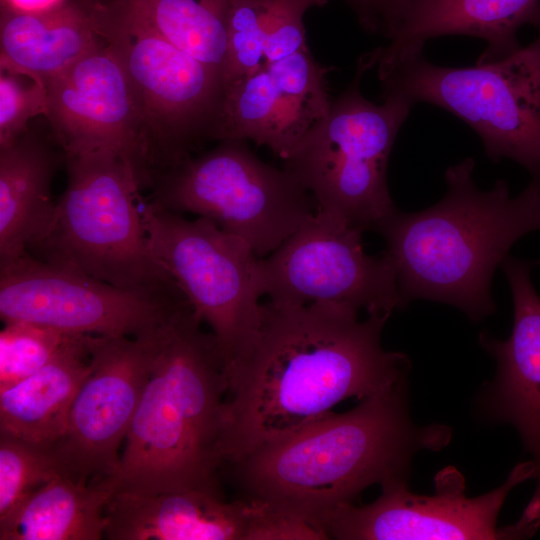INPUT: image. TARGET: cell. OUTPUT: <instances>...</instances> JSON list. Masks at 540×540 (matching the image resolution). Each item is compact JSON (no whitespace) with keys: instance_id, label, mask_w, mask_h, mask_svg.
<instances>
[{"instance_id":"obj_1","label":"cell","mask_w":540,"mask_h":540,"mask_svg":"<svg viewBox=\"0 0 540 540\" xmlns=\"http://www.w3.org/2000/svg\"><path fill=\"white\" fill-rule=\"evenodd\" d=\"M341 304L261 305L249 355L228 370L222 463L237 464L259 447L407 381L408 357L383 348L387 317Z\"/></svg>"},{"instance_id":"obj_2","label":"cell","mask_w":540,"mask_h":540,"mask_svg":"<svg viewBox=\"0 0 540 540\" xmlns=\"http://www.w3.org/2000/svg\"><path fill=\"white\" fill-rule=\"evenodd\" d=\"M407 386L404 381L250 453L234 465L246 498L315 528L320 517L373 484H407L413 456L451 439L446 425L412 422Z\"/></svg>"},{"instance_id":"obj_3","label":"cell","mask_w":540,"mask_h":540,"mask_svg":"<svg viewBox=\"0 0 540 540\" xmlns=\"http://www.w3.org/2000/svg\"><path fill=\"white\" fill-rule=\"evenodd\" d=\"M474 167L472 158L450 166L438 203L414 213L396 209L375 227L395 267L400 309L427 299L456 306L473 321L489 316L496 268L519 238L540 230V178L511 197L505 180L478 189Z\"/></svg>"},{"instance_id":"obj_4","label":"cell","mask_w":540,"mask_h":540,"mask_svg":"<svg viewBox=\"0 0 540 540\" xmlns=\"http://www.w3.org/2000/svg\"><path fill=\"white\" fill-rule=\"evenodd\" d=\"M189 302L153 332L149 378L113 476L118 490L220 494L227 379L216 338Z\"/></svg>"},{"instance_id":"obj_5","label":"cell","mask_w":540,"mask_h":540,"mask_svg":"<svg viewBox=\"0 0 540 540\" xmlns=\"http://www.w3.org/2000/svg\"><path fill=\"white\" fill-rule=\"evenodd\" d=\"M66 159V188L28 252L117 287L183 293L150 252L132 164L105 152Z\"/></svg>"},{"instance_id":"obj_6","label":"cell","mask_w":540,"mask_h":540,"mask_svg":"<svg viewBox=\"0 0 540 540\" xmlns=\"http://www.w3.org/2000/svg\"><path fill=\"white\" fill-rule=\"evenodd\" d=\"M423 52L376 67L383 98L452 113L478 134L493 162L512 159L540 178V28L531 44L495 62L440 66Z\"/></svg>"},{"instance_id":"obj_7","label":"cell","mask_w":540,"mask_h":540,"mask_svg":"<svg viewBox=\"0 0 540 540\" xmlns=\"http://www.w3.org/2000/svg\"><path fill=\"white\" fill-rule=\"evenodd\" d=\"M119 58L151 141V179L213 139L225 84L120 0H78Z\"/></svg>"},{"instance_id":"obj_8","label":"cell","mask_w":540,"mask_h":540,"mask_svg":"<svg viewBox=\"0 0 540 540\" xmlns=\"http://www.w3.org/2000/svg\"><path fill=\"white\" fill-rule=\"evenodd\" d=\"M366 70L359 61L354 80L284 160L317 210L363 231L397 209L387 184L388 161L413 107L395 97L382 104L366 99L360 90Z\"/></svg>"},{"instance_id":"obj_9","label":"cell","mask_w":540,"mask_h":540,"mask_svg":"<svg viewBox=\"0 0 540 540\" xmlns=\"http://www.w3.org/2000/svg\"><path fill=\"white\" fill-rule=\"evenodd\" d=\"M150 187L153 204L209 219L260 258L317 211L294 174L263 162L240 139L222 140L214 149L159 172Z\"/></svg>"},{"instance_id":"obj_10","label":"cell","mask_w":540,"mask_h":540,"mask_svg":"<svg viewBox=\"0 0 540 540\" xmlns=\"http://www.w3.org/2000/svg\"><path fill=\"white\" fill-rule=\"evenodd\" d=\"M141 214L152 256L210 326L225 372L230 370L249 355L258 336L260 257L207 218L187 220L143 198Z\"/></svg>"},{"instance_id":"obj_11","label":"cell","mask_w":540,"mask_h":540,"mask_svg":"<svg viewBox=\"0 0 540 540\" xmlns=\"http://www.w3.org/2000/svg\"><path fill=\"white\" fill-rule=\"evenodd\" d=\"M530 460L516 465L498 488L477 497L465 494L463 476L453 467L435 478L433 495H418L407 484L382 487L372 503H346L330 510L315 523L326 539L338 540H443L518 539L531 536L540 524V514L527 507L512 526L497 527L500 509L509 492L535 478Z\"/></svg>"},{"instance_id":"obj_12","label":"cell","mask_w":540,"mask_h":540,"mask_svg":"<svg viewBox=\"0 0 540 540\" xmlns=\"http://www.w3.org/2000/svg\"><path fill=\"white\" fill-rule=\"evenodd\" d=\"M363 232L317 210L276 250L259 258L262 296L281 304L336 303L389 318L400 309L395 267L385 251L380 256L364 251Z\"/></svg>"},{"instance_id":"obj_13","label":"cell","mask_w":540,"mask_h":540,"mask_svg":"<svg viewBox=\"0 0 540 540\" xmlns=\"http://www.w3.org/2000/svg\"><path fill=\"white\" fill-rule=\"evenodd\" d=\"M183 293L114 286L29 252L0 266V317L76 334L140 337L180 306Z\"/></svg>"},{"instance_id":"obj_14","label":"cell","mask_w":540,"mask_h":540,"mask_svg":"<svg viewBox=\"0 0 540 540\" xmlns=\"http://www.w3.org/2000/svg\"><path fill=\"white\" fill-rule=\"evenodd\" d=\"M48 112L65 156L111 153L135 168L142 186L151 175V141L119 58L104 43L47 83Z\"/></svg>"},{"instance_id":"obj_15","label":"cell","mask_w":540,"mask_h":540,"mask_svg":"<svg viewBox=\"0 0 540 540\" xmlns=\"http://www.w3.org/2000/svg\"><path fill=\"white\" fill-rule=\"evenodd\" d=\"M154 331L136 338L92 336L91 371L56 443L69 477L90 481L117 473L120 447L150 375Z\"/></svg>"},{"instance_id":"obj_16","label":"cell","mask_w":540,"mask_h":540,"mask_svg":"<svg viewBox=\"0 0 540 540\" xmlns=\"http://www.w3.org/2000/svg\"><path fill=\"white\" fill-rule=\"evenodd\" d=\"M110 540H300L302 521L250 498L224 502L204 490H118L106 508Z\"/></svg>"},{"instance_id":"obj_17","label":"cell","mask_w":540,"mask_h":540,"mask_svg":"<svg viewBox=\"0 0 540 540\" xmlns=\"http://www.w3.org/2000/svg\"><path fill=\"white\" fill-rule=\"evenodd\" d=\"M326 71L307 47L227 83L214 140H252L285 160L330 107Z\"/></svg>"},{"instance_id":"obj_18","label":"cell","mask_w":540,"mask_h":540,"mask_svg":"<svg viewBox=\"0 0 540 540\" xmlns=\"http://www.w3.org/2000/svg\"><path fill=\"white\" fill-rule=\"evenodd\" d=\"M508 279L514 322L508 339L483 331L480 345L496 361V373L480 394L484 415L512 425L536 466L540 487V297L530 279L531 264L507 256L502 262Z\"/></svg>"},{"instance_id":"obj_19","label":"cell","mask_w":540,"mask_h":540,"mask_svg":"<svg viewBox=\"0 0 540 540\" xmlns=\"http://www.w3.org/2000/svg\"><path fill=\"white\" fill-rule=\"evenodd\" d=\"M524 25L540 28V0H414L388 43L362 59L370 69L424 51L430 39L460 35L486 43L476 63L495 62L521 49Z\"/></svg>"},{"instance_id":"obj_20","label":"cell","mask_w":540,"mask_h":540,"mask_svg":"<svg viewBox=\"0 0 540 540\" xmlns=\"http://www.w3.org/2000/svg\"><path fill=\"white\" fill-rule=\"evenodd\" d=\"M90 334H73L43 368L0 392V434L39 444L65 435L71 407L91 371Z\"/></svg>"},{"instance_id":"obj_21","label":"cell","mask_w":540,"mask_h":540,"mask_svg":"<svg viewBox=\"0 0 540 540\" xmlns=\"http://www.w3.org/2000/svg\"><path fill=\"white\" fill-rule=\"evenodd\" d=\"M103 43L88 11L75 0L41 12L1 5L0 64L45 84Z\"/></svg>"},{"instance_id":"obj_22","label":"cell","mask_w":540,"mask_h":540,"mask_svg":"<svg viewBox=\"0 0 540 540\" xmlns=\"http://www.w3.org/2000/svg\"><path fill=\"white\" fill-rule=\"evenodd\" d=\"M56 166L52 149L28 132L0 149V266L28 252L46 230Z\"/></svg>"},{"instance_id":"obj_23","label":"cell","mask_w":540,"mask_h":540,"mask_svg":"<svg viewBox=\"0 0 540 540\" xmlns=\"http://www.w3.org/2000/svg\"><path fill=\"white\" fill-rule=\"evenodd\" d=\"M114 477L84 481L58 476L0 520V540H99L106 508L118 491Z\"/></svg>"},{"instance_id":"obj_24","label":"cell","mask_w":540,"mask_h":540,"mask_svg":"<svg viewBox=\"0 0 540 540\" xmlns=\"http://www.w3.org/2000/svg\"><path fill=\"white\" fill-rule=\"evenodd\" d=\"M327 0H228L224 84L307 48L304 15Z\"/></svg>"},{"instance_id":"obj_25","label":"cell","mask_w":540,"mask_h":540,"mask_svg":"<svg viewBox=\"0 0 540 540\" xmlns=\"http://www.w3.org/2000/svg\"><path fill=\"white\" fill-rule=\"evenodd\" d=\"M120 1L224 81L228 62V0Z\"/></svg>"},{"instance_id":"obj_26","label":"cell","mask_w":540,"mask_h":540,"mask_svg":"<svg viewBox=\"0 0 540 540\" xmlns=\"http://www.w3.org/2000/svg\"><path fill=\"white\" fill-rule=\"evenodd\" d=\"M68 476L55 444L0 434V520L58 476Z\"/></svg>"},{"instance_id":"obj_27","label":"cell","mask_w":540,"mask_h":540,"mask_svg":"<svg viewBox=\"0 0 540 540\" xmlns=\"http://www.w3.org/2000/svg\"><path fill=\"white\" fill-rule=\"evenodd\" d=\"M4 324L0 332V392L43 368L76 334L23 321Z\"/></svg>"},{"instance_id":"obj_28","label":"cell","mask_w":540,"mask_h":540,"mask_svg":"<svg viewBox=\"0 0 540 540\" xmlns=\"http://www.w3.org/2000/svg\"><path fill=\"white\" fill-rule=\"evenodd\" d=\"M0 149L28 132V122L47 115L46 84L39 78L0 64Z\"/></svg>"},{"instance_id":"obj_29","label":"cell","mask_w":540,"mask_h":540,"mask_svg":"<svg viewBox=\"0 0 540 540\" xmlns=\"http://www.w3.org/2000/svg\"><path fill=\"white\" fill-rule=\"evenodd\" d=\"M361 26L388 38L414 0H345Z\"/></svg>"},{"instance_id":"obj_30","label":"cell","mask_w":540,"mask_h":540,"mask_svg":"<svg viewBox=\"0 0 540 540\" xmlns=\"http://www.w3.org/2000/svg\"><path fill=\"white\" fill-rule=\"evenodd\" d=\"M68 0H1V5L24 12H41L57 7Z\"/></svg>"}]
</instances>
